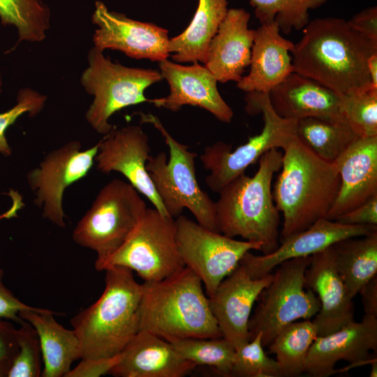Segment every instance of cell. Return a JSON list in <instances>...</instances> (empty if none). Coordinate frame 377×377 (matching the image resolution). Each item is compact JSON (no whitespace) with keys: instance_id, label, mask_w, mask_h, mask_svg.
I'll list each match as a JSON object with an SVG mask.
<instances>
[{"instance_id":"6da1fadb","label":"cell","mask_w":377,"mask_h":377,"mask_svg":"<svg viewBox=\"0 0 377 377\" xmlns=\"http://www.w3.org/2000/svg\"><path fill=\"white\" fill-rule=\"evenodd\" d=\"M302 30L291 53L294 72L339 96L372 88L367 63L377 53V39L337 17L316 18Z\"/></svg>"},{"instance_id":"7a4b0ae2","label":"cell","mask_w":377,"mask_h":377,"mask_svg":"<svg viewBox=\"0 0 377 377\" xmlns=\"http://www.w3.org/2000/svg\"><path fill=\"white\" fill-rule=\"evenodd\" d=\"M282 149L281 170L272 196L283 214V239L327 218L339 192L340 177L334 163L318 156L296 135Z\"/></svg>"},{"instance_id":"3957f363","label":"cell","mask_w":377,"mask_h":377,"mask_svg":"<svg viewBox=\"0 0 377 377\" xmlns=\"http://www.w3.org/2000/svg\"><path fill=\"white\" fill-rule=\"evenodd\" d=\"M140 330L172 342L187 338H221L209 297L197 274L187 267L160 281H145Z\"/></svg>"},{"instance_id":"277c9868","label":"cell","mask_w":377,"mask_h":377,"mask_svg":"<svg viewBox=\"0 0 377 377\" xmlns=\"http://www.w3.org/2000/svg\"><path fill=\"white\" fill-rule=\"evenodd\" d=\"M283 152L272 149L258 160L252 177L242 173L219 193L215 202L218 232L230 237L261 244L263 254L274 251L279 244V212L272 196L274 174L281 170Z\"/></svg>"},{"instance_id":"5b68a950","label":"cell","mask_w":377,"mask_h":377,"mask_svg":"<svg viewBox=\"0 0 377 377\" xmlns=\"http://www.w3.org/2000/svg\"><path fill=\"white\" fill-rule=\"evenodd\" d=\"M105 271V289L96 302L71 320L81 346V359L112 357L140 331L142 285L128 268Z\"/></svg>"},{"instance_id":"8992f818","label":"cell","mask_w":377,"mask_h":377,"mask_svg":"<svg viewBox=\"0 0 377 377\" xmlns=\"http://www.w3.org/2000/svg\"><path fill=\"white\" fill-rule=\"evenodd\" d=\"M141 123L152 124L163 135L169 148L168 161L163 151L150 155L146 170L168 214L174 218L188 209L200 226L218 232L215 202L202 191L196 179L195 158L189 146L177 141L155 115L137 113Z\"/></svg>"},{"instance_id":"52a82bcc","label":"cell","mask_w":377,"mask_h":377,"mask_svg":"<svg viewBox=\"0 0 377 377\" xmlns=\"http://www.w3.org/2000/svg\"><path fill=\"white\" fill-rule=\"evenodd\" d=\"M87 63L81 74L80 84L94 99L84 117L101 135H105L116 128L109 122L115 112L128 106L149 102L145 91L163 80L158 70L114 63L94 46L88 52Z\"/></svg>"},{"instance_id":"ba28073f","label":"cell","mask_w":377,"mask_h":377,"mask_svg":"<svg viewBox=\"0 0 377 377\" xmlns=\"http://www.w3.org/2000/svg\"><path fill=\"white\" fill-rule=\"evenodd\" d=\"M245 110L249 114L262 113L261 132L232 150V145L217 142L207 146L200 155L203 168L210 171L205 178L208 187L219 193L229 182L255 163L267 151L283 147L296 135L297 121L279 116L271 105L269 94L249 92Z\"/></svg>"},{"instance_id":"9c48e42d","label":"cell","mask_w":377,"mask_h":377,"mask_svg":"<svg viewBox=\"0 0 377 377\" xmlns=\"http://www.w3.org/2000/svg\"><path fill=\"white\" fill-rule=\"evenodd\" d=\"M128 182L114 179L98 192L75 227L73 240L96 253V269L126 241L145 209V200Z\"/></svg>"},{"instance_id":"30bf717a","label":"cell","mask_w":377,"mask_h":377,"mask_svg":"<svg viewBox=\"0 0 377 377\" xmlns=\"http://www.w3.org/2000/svg\"><path fill=\"white\" fill-rule=\"evenodd\" d=\"M310 256L286 260L274 269L270 283L263 290L258 304L249 320V341L260 333L267 346L285 325L299 319H311L319 311L316 294L305 286V271Z\"/></svg>"},{"instance_id":"8fae6325","label":"cell","mask_w":377,"mask_h":377,"mask_svg":"<svg viewBox=\"0 0 377 377\" xmlns=\"http://www.w3.org/2000/svg\"><path fill=\"white\" fill-rule=\"evenodd\" d=\"M112 266L128 268L145 281H160L182 269L175 220L147 207L124 244L96 269Z\"/></svg>"},{"instance_id":"7c38bea8","label":"cell","mask_w":377,"mask_h":377,"mask_svg":"<svg viewBox=\"0 0 377 377\" xmlns=\"http://www.w3.org/2000/svg\"><path fill=\"white\" fill-rule=\"evenodd\" d=\"M175 225L180 256L185 267L200 279L208 297L247 252L261 251L260 243L235 239L209 230L184 215L177 217Z\"/></svg>"},{"instance_id":"4fadbf2b","label":"cell","mask_w":377,"mask_h":377,"mask_svg":"<svg viewBox=\"0 0 377 377\" xmlns=\"http://www.w3.org/2000/svg\"><path fill=\"white\" fill-rule=\"evenodd\" d=\"M99 142L82 150L78 140L68 142L49 151L38 167L27 174L34 205L55 226L66 228L63 195L67 187L84 177L94 164Z\"/></svg>"},{"instance_id":"5bb4252c","label":"cell","mask_w":377,"mask_h":377,"mask_svg":"<svg viewBox=\"0 0 377 377\" xmlns=\"http://www.w3.org/2000/svg\"><path fill=\"white\" fill-rule=\"evenodd\" d=\"M91 22L98 27L92 37L94 47L102 52L119 50L132 59L158 62L170 56L168 29L110 11L101 1L95 3Z\"/></svg>"},{"instance_id":"9a60e30c","label":"cell","mask_w":377,"mask_h":377,"mask_svg":"<svg viewBox=\"0 0 377 377\" xmlns=\"http://www.w3.org/2000/svg\"><path fill=\"white\" fill-rule=\"evenodd\" d=\"M98 142L94 159L97 170L104 174L112 172L122 174L162 215L170 216L146 170L151 148L148 136L142 128L137 125L116 127Z\"/></svg>"},{"instance_id":"2e32d148","label":"cell","mask_w":377,"mask_h":377,"mask_svg":"<svg viewBox=\"0 0 377 377\" xmlns=\"http://www.w3.org/2000/svg\"><path fill=\"white\" fill-rule=\"evenodd\" d=\"M272 277L270 273L253 279L239 265L208 297L222 337L235 350L249 341L248 326L253 304Z\"/></svg>"},{"instance_id":"e0dca14e","label":"cell","mask_w":377,"mask_h":377,"mask_svg":"<svg viewBox=\"0 0 377 377\" xmlns=\"http://www.w3.org/2000/svg\"><path fill=\"white\" fill-rule=\"evenodd\" d=\"M377 317L364 315L360 322L343 325L329 334L318 336L308 352L304 372L314 377H327L336 371L337 362L345 360L352 367L376 360Z\"/></svg>"},{"instance_id":"ac0fdd59","label":"cell","mask_w":377,"mask_h":377,"mask_svg":"<svg viewBox=\"0 0 377 377\" xmlns=\"http://www.w3.org/2000/svg\"><path fill=\"white\" fill-rule=\"evenodd\" d=\"M376 230L377 226L347 225L324 218L307 229L282 239L281 244L269 253L256 256L247 252L239 265L251 278L258 279L272 273L286 260L310 256L338 241L364 236Z\"/></svg>"},{"instance_id":"d6986e66","label":"cell","mask_w":377,"mask_h":377,"mask_svg":"<svg viewBox=\"0 0 377 377\" xmlns=\"http://www.w3.org/2000/svg\"><path fill=\"white\" fill-rule=\"evenodd\" d=\"M158 67L169 84L170 94L164 98L149 99V103L173 112L186 105L198 106L221 122L232 121L233 111L221 96L218 81L205 65L194 62L184 66L165 59L158 62Z\"/></svg>"},{"instance_id":"ffe728a7","label":"cell","mask_w":377,"mask_h":377,"mask_svg":"<svg viewBox=\"0 0 377 377\" xmlns=\"http://www.w3.org/2000/svg\"><path fill=\"white\" fill-rule=\"evenodd\" d=\"M340 177L327 218L336 220L377 195V135L358 138L333 162Z\"/></svg>"},{"instance_id":"44dd1931","label":"cell","mask_w":377,"mask_h":377,"mask_svg":"<svg viewBox=\"0 0 377 377\" xmlns=\"http://www.w3.org/2000/svg\"><path fill=\"white\" fill-rule=\"evenodd\" d=\"M305 286L316 294L320 303L312 320L318 336L332 333L354 320L353 298L336 269L331 246L311 256Z\"/></svg>"},{"instance_id":"7402d4cb","label":"cell","mask_w":377,"mask_h":377,"mask_svg":"<svg viewBox=\"0 0 377 377\" xmlns=\"http://www.w3.org/2000/svg\"><path fill=\"white\" fill-rule=\"evenodd\" d=\"M249 19L243 8L228 9L209 43L204 65L219 82H237L250 65L256 30Z\"/></svg>"},{"instance_id":"603a6c76","label":"cell","mask_w":377,"mask_h":377,"mask_svg":"<svg viewBox=\"0 0 377 377\" xmlns=\"http://www.w3.org/2000/svg\"><path fill=\"white\" fill-rule=\"evenodd\" d=\"M196 365L182 357L170 342L140 330L120 353L108 374L116 377H183Z\"/></svg>"},{"instance_id":"cb8c5ba5","label":"cell","mask_w":377,"mask_h":377,"mask_svg":"<svg viewBox=\"0 0 377 377\" xmlns=\"http://www.w3.org/2000/svg\"><path fill=\"white\" fill-rule=\"evenodd\" d=\"M294 45L281 34L275 22L261 24L255 32L249 73L237 87L246 93H269L294 72Z\"/></svg>"},{"instance_id":"d4e9b609","label":"cell","mask_w":377,"mask_h":377,"mask_svg":"<svg viewBox=\"0 0 377 377\" xmlns=\"http://www.w3.org/2000/svg\"><path fill=\"white\" fill-rule=\"evenodd\" d=\"M275 112L295 121L318 117L346 121L340 110V97L317 81L293 72L269 93Z\"/></svg>"},{"instance_id":"484cf974","label":"cell","mask_w":377,"mask_h":377,"mask_svg":"<svg viewBox=\"0 0 377 377\" xmlns=\"http://www.w3.org/2000/svg\"><path fill=\"white\" fill-rule=\"evenodd\" d=\"M54 314L58 313L36 307L19 313V316L29 323L38 335L43 362V377H65L73 362L81 359V346L75 331L57 323L53 317Z\"/></svg>"},{"instance_id":"4316f807","label":"cell","mask_w":377,"mask_h":377,"mask_svg":"<svg viewBox=\"0 0 377 377\" xmlns=\"http://www.w3.org/2000/svg\"><path fill=\"white\" fill-rule=\"evenodd\" d=\"M228 0H198L187 28L169 40V52L178 63L205 64L209 43L228 12Z\"/></svg>"},{"instance_id":"83f0119b","label":"cell","mask_w":377,"mask_h":377,"mask_svg":"<svg viewBox=\"0 0 377 377\" xmlns=\"http://www.w3.org/2000/svg\"><path fill=\"white\" fill-rule=\"evenodd\" d=\"M331 247L336 269L353 299L377 275V230L338 241Z\"/></svg>"},{"instance_id":"f1b7e54d","label":"cell","mask_w":377,"mask_h":377,"mask_svg":"<svg viewBox=\"0 0 377 377\" xmlns=\"http://www.w3.org/2000/svg\"><path fill=\"white\" fill-rule=\"evenodd\" d=\"M318 336L311 319L293 322L283 327L267 346L274 354L280 377H295L305 370L308 352Z\"/></svg>"},{"instance_id":"f546056e","label":"cell","mask_w":377,"mask_h":377,"mask_svg":"<svg viewBox=\"0 0 377 377\" xmlns=\"http://www.w3.org/2000/svg\"><path fill=\"white\" fill-rule=\"evenodd\" d=\"M296 135L314 154L333 163L359 137L346 121L318 117L297 121Z\"/></svg>"},{"instance_id":"4dcf8cb0","label":"cell","mask_w":377,"mask_h":377,"mask_svg":"<svg viewBox=\"0 0 377 377\" xmlns=\"http://www.w3.org/2000/svg\"><path fill=\"white\" fill-rule=\"evenodd\" d=\"M0 21L15 27L22 41L42 42L50 27V11L40 0H0Z\"/></svg>"},{"instance_id":"1f68e13d","label":"cell","mask_w":377,"mask_h":377,"mask_svg":"<svg viewBox=\"0 0 377 377\" xmlns=\"http://www.w3.org/2000/svg\"><path fill=\"white\" fill-rule=\"evenodd\" d=\"M327 0H250L261 24L275 22L281 32L303 29L309 20V10Z\"/></svg>"},{"instance_id":"d6a6232c","label":"cell","mask_w":377,"mask_h":377,"mask_svg":"<svg viewBox=\"0 0 377 377\" xmlns=\"http://www.w3.org/2000/svg\"><path fill=\"white\" fill-rule=\"evenodd\" d=\"M185 360L212 367L223 376H230L235 348L223 337L187 338L170 342Z\"/></svg>"},{"instance_id":"836d02e7","label":"cell","mask_w":377,"mask_h":377,"mask_svg":"<svg viewBox=\"0 0 377 377\" xmlns=\"http://www.w3.org/2000/svg\"><path fill=\"white\" fill-rule=\"evenodd\" d=\"M340 110L359 138L377 135V89L341 96Z\"/></svg>"},{"instance_id":"e575fe53","label":"cell","mask_w":377,"mask_h":377,"mask_svg":"<svg viewBox=\"0 0 377 377\" xmlns=\"http://www.w3.org/2000/svg\"><path fill=\"white\" fill-rule=\"evenodd\" d=\"M16 328L17 353L14 357L8 377H38L42 373V353L35 328L23 320Z\"/></svg>"},{"instance_id":"d590c367","label":"cell","mask_w":377,"mask_h":377,"mask_svg":"<svg viewBox=\"0 0 377 377\" xmlns=\"http://www.w3.org/2000/svg\"><path fill=\"white\" fill-rule=\"evenodd\" d=\"M230 376L280 377L276 361L264 351L260 333L235 349Z\"/></svg>"},{"instance_id":"8d00e7d4","label":"cell","mask_w":377,"mask_h":377,"mask_svg":"<svg viewBox=\"0 0 377 377\" xmlns=\"http://www.w3.org/2000/svg\"><path fill=\"white\" fill-rule=\"evenodd\" d=\"M47 99V96L29 87H24L17 92L15 106L0 113V153L3 156H9L12 153L5 135L7 128L25 113L31 117L36 116L44 108Z\"/></svg>"},{"instance_id":"74e56055","label":"cell","mask_w":377,"mask_h":377,"mask_svg":"<svg viewBox=\"0 0 377 377\" xmlns=\"http://www.w3.org/2000/svg\"><path fill=\"white\" fill-rule=\"evenodd\" d=\"M119 359L120 353L112 357L81 359V362L65 377H99L108 374Z\"/></svg>"},{"instance_id":"f35d334b","label":"cell","mask_w":377,"mask_h":377,"mask_svg":"<svg viewBox=\"0 0 377 377\" xmlns=\"http://www.w3.org/2000/svg\"><path fill=\"white\" fill-rule=\"evenodd\" d=\"M335 221L347 225L377 226V195Z\"/></svg>"},{"instance_id":"ab89813d","label":"cell","mask_w":377,"mask_h":377,"mask_svg":"<svg viewBox=\"0 0 377 377\" xmlns=\"http://www.w3.org/2000/svg\"><path fill=\"white\" fill-rule=\"evenodd\" d=\"M4 272L0 269V317L20 323L22 319L19 316L20 311L31 309L30 306L14 296L3 283Z\"/></svg>"},{"instance_id":"60d3db41","label":"cell","mask_w":377,"mask_h":377,"mask_svg":"<svg viewBox=\"0 0 377 377\" xmlns=\"http://www.w3.org/2000/svg\"><path fill=\"white\" fill-rule=\"evenodd\" d=\"M17 350L16 328L11 320L0 317V360L13 362Z\"/></svg>"},{"instance_id":"b9f144b4","label":"cell","mask_w":377,"mask_h":377,"mask_svg":"<svg viewBox=\"0 0 377 377\" xmlns=\"http://www.w3.org/2000/svg\"><path fill=\"white\" fill-rule=\"evenodd\" d=\"M349 24L362 34L374 39H377V8H367L355 15Z\"/></svg>"},{"instance_id":"7bdbcfd3","label":"cell","mask_w":377,"mask_h":377,"mask_svg":"<svg viewBox=\"0 0 377 377\" xmlns=\"http://www.w3.org/2000/svg\"><path fill=\"white\" fill-rule=\"evenodd\" d=\"M364 315L377 317V275L369 280L360 290Z\"/></svg>"},{"instance_id":"ee69618b","label":"cell","mask_w":377,"mask_h":377,"mask_svg":"<svg viewBox=\"0 0 377 377\" xmlns=\"http://www.w3.org/2000/svg\"><path fill=\"white\" fill-rule=\"evenodd\" d=\"M12 200L10 207L4 213L0 214V221L17 216V212L24 205L21 195L15 190L10 189L8 193Z\"/></svg>"},{"instance_id":"f6af8a7d","label":"cell","mask_w":377,"mask_h":377,"mask_svg":"<svg viewBox=\"0 0 377 377\" xmlns=\"http://www.w3.org/2000/svg\"><path fill=\"white\" fill-rule=\"evenodd\" d=\"M371 87L377 89V53L371 55L367 63Z\"/></svg>"},{"instance_id":"bcb514c9","label":"cell","mask_w":377,"mask_h":377,"mask_svg":"<svg viewBox=\"0 0 377 377\" xmlns=\"http://www.w3.org/2000/svg\"><path fill=\"white\" fill-rule=\"evenodd\" d=\"M12 361L0 360V377H8Z\"/></svg>"},{"instance_id":"7dc6e473","label":"cell","mask_w":377,"mask_h":377,"mask_svg":"<svg viewBox=\"0 0 377 377\" xmlns=\"http://www.w3.org/2000/svg\"><path fill=\"white\" fill-rule=\"evenodd\" d=\"M371 369L369 374L370 377L377 376V359L374 360L371 363Z\"/></svg>"},{"instance_id":"c3c4849f","label":"cell","mask_w":377,"mask_h":377,"mask_svg":"<svg viewBox=\"0 0 377 377\" xmlns=\"http://www.w3.org/2000/svg\"><path fill=\"white\" fill-rule=\"evenodd\" d=\"M2 89H3V78H2L1 73L0 71V94L2 92Z\"/></svg>"}]
</instances>
